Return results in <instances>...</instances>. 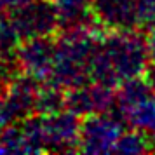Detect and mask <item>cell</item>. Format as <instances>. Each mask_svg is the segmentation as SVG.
I'll list each match as a JSON object with an SVG mask.
<instances>
[{
    "instance_id": "1",
    "label": "cell",
    "mask_w": 155,
    "mask_h": 155,
    "mask_svg": "<svg viewBox=\"0 0 155 155\" xmlns=\"http://www.w3.org/2000/svg\"><path fill=\"white\" fill-rule=\"evenodd\" d=\"M110 75L113 78H134L147 70L148 44L140 35H124L110 44Z\"/></svg>"
},
{
    "instance_id": "2",
    "label": "cell",
    "mask_w": 155,
    "mask_h": 155,
    "mask_svg": "<svg viewBox=\"0 0 155 155\" xmlns=\"http://www.w3.org/2000/svg\"><path fill=\"white\" fill-rule=\"evenodd\" d=\"M98 7L112 26L129 30L138 23V0H98Z\"/></svg>"
},
{
    "instance_id": "3",
    "label": "cell",
    "mask_w": 155,
    "mask_h": 155,
    "mask_svg": "<svg viewBox=\"0 0 155 155\" xmlns=\"http://www.w3.org/2000/svg\"><path fill=\"white\" fill-rule=\"evenodd\" d=\"M129 119L136 129L155 131V92L129 110Z\"/></svg>"
},
{
    "instance_id": "4",
    "label": "cell",
    "mask_w": 155,
    "mask_h": 155,
    "mask_svg": "<svg viewBox=\"0 0 155 155\" xmlns=\"http://www.w3.org/2000/svg\"><path fill=\"white\" fill-rule=\"evenodd\" d=\"M152 94H153V89L150 87L148 80H141V78L134 77V78H129L127 84L124 85L120 101H122V105L126 106V108L131 110L133 106H136L141 101H145Z\"/></svg>"
},
{
    "instance_id": "5",
    "label": "cell",
    "mask_w": 155,
    "mask_h": 155,
    "mask_svg": "<svg viewBox=\"0 0 155 155\" xmlns=\"http://www.w3.org/2000/svg\"><path fill=\"white\" fill-rule=\"evenodd\" d=\"M150 143L141 133H131L126 134L124 138L117 141V150L124 152V153H143L150 150Z\"/></svg>"
},
{
    "instance_id": "6",
    "label": "cell",
    "mask_w": 155,
    "mask_h": 155,
    "mask_svg": "<svg viewBox=\"0 0 155 155\" xmlns=\"http://www.w3.org/2000/svg\"><path fill=\"white\" fill-rule=\"evenodd\" d=\"M138 23L155 31V0H138Z\"/></svg>"
},
{
    "instance_id": "7",
    "label": "cell",
    "mask_w": 155,
    "mask_h": 155,
    "mask_svg": "<svg viewBox=\"0 0 155 155\" xmlns=\"http://www.w3.org/2000/svg\"><path fill=\"white\" fill-rule=\"evenodd\" d=\"M148 44V56H150V61L155 64V31H152L150 38L147 40Z\"/></svg>"
},
{
    "instance_id": "8",
    "label": "cell",
    "mask_w": 155,
    "mask_h": 155,
    "mask_svg": "<svg viewBox=\"0 0 155 155\" xmlns=\"http://www.w3.org/2000/svg\"><path fill=\"white\" fill-rule=\"evenodd\" d=\"M147 80H148V84H150V87L153 89L155 92V64L152 63V66L147 70Z\"/></svg>"
},
{
    "instance_id": "9",
    "label": "cell",
    "mask_w": 155,
    "mask_h": 155,
    "mask_svg": "<svg viewBox=\"0 0 155 155\" xmlns=\"http://www.w3.org/2000/svg\"><path fill=\"white\" fill-rule=\"evenodd\" d=\"M152 143H153V147H155V131H153V136H152Z\"/></svg>"
}]
</instances>
